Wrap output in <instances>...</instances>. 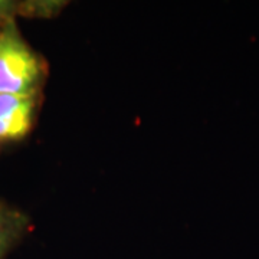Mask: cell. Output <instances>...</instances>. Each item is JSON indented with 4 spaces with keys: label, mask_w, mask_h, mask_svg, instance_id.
<instances>
[{
    "label": "cell",
    "mask_w": 259,
    "mask_h": 259,
    "mask_svg": "<svg viewBox=\"0 0 259 259\" xmlns=\"http://www.w3.org/2000/svg\"><path fill=\"white\" fill-rule=\"evenodd\" d=\"M44 68L39 56L20 36L15 20L0 28V94L37 95Z\"/></svg>",
    "instance_id": "cell-1"
},
{
    "label": "cell",
    "mask_w": 259,
    "mask_h": 259,
    "mask_svg": "<svg viewBox=\"0 0 259 259\" xmlns=\"http://www.w3.org/2000/svg\"><path fill=\"white\" fill-rule=\"evenodd\" d=\"M37 95L0 94V143L23 139L35 120Z\"/></svg>",
    "instance_id": "cell-2"
},
{
    "label": "cell",
    "mask_w": 259,
    "mask_h": 259,
    "mask_svg": "<svg viewBox=\"0 0 259 259\" xmlns=\"http://www.w3.org/2000/svg\"><path fill=\"white\" fill-rule=\"evenodd\" d=\"M20 226L22 225L19 222L18 214L0 209V259L18 236Z\"/></svg>",
    "instance_id": "cell-3"
},
{
    "label": "cell",
    "mask_w": 259,
    "mask_h": 259,
    "mask_svg": "<svg viewBox=\"0 0 259 259\" xmlns=\"http://www.w3.org/2000/svg\"><path fill=\"white\" fill-rule=\"evenodd\" d=\"M22 6L16 2H10V0H0V28L6 23H9L13 20L15 15L18 13V10Z\"/></svg>",
    "instance_id": "cell-4"
}]
</instances>
